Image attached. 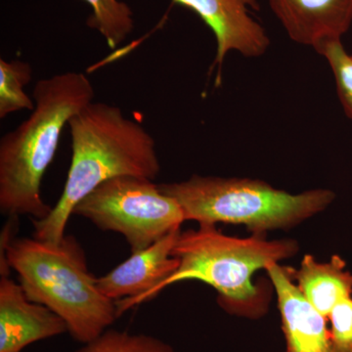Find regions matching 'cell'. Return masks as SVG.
<instances>
[{"mask_svg":"<svg viewBox=\"0 0 352 352\" xmlns=\"http://www.w3.org/2000/svg\"><path fill=\"white\" fill-rule=\"evenodd\" d=\"M3 254L1 276L15 271L27 298L61 317L76 342L94 340L119 317L116 302L101 293L74 236H65L58 244L36 238L13 239Z\"/></svg>","mask_w":352,"mask_h":352,"instance_id":"3957f363","label":"cell"},{"mask_svg":"<svg viewBox=\"0 0 352 352\" xmlns=\"http://www.w3.org/2000/svg\"><path fill=\"white\" fill-rule=\"evenodd\" d=\"M328 320L333 352H352V296L338 302Z\"/></svg>","mask_w":352,"mask_h":352,"instance_id":"e0dca14e","label":"cell"},{"mask_svg":"<svg viewBox=\"0 0 352 352\" xmlns=\"http://www.w3.org/2000/svg\"><path fill=\"white\" fill-rule=\"evenodd\" d=\"M75 214L101 230L124 236L131 252L155 244L185 221L179 204L159 185L149 178L131 175L102 183L76 206Z\"/></svg>","mask_w":352,"mask_h":352,"instance_id":"8992f818","label":"cell"},{"mask_svg":"<svg viewBox=\"0 0 352 352\" xmlns=\"http://www.w3.org/2000/svg\"><path fill=\"white\" fill-rule=\"evenodd\" d=\"M296 252L293 240L268 241L264 234L244 239L230 237L215 226L200 224L197 230L180 232L171 252L179 266L155 289L151 300L173 284L197 280L219 292L220 305L227 311L258 318L266 305L252 284V275Z\"/></svg>","mask_w":352,"mask_h":352,"instance_id":"277c9868","label":"cell"},{"mask_svg":"<svg viewBox=\"0 0 352 352\" xmlns=\"http://www.w3.org/2000/svg\"><path fill=\"white\" fill-rule=\"evenodd\" d=\"M159 187L179 204L185 221L242 224L254 234L295 226L325 210L336 197L328 189L294 195L261 180L200 175Z\"/></svg>","mask_w":352,"mask_h":352,"instance_id":"5b68a950","label":"cell"},{"mask_svg":"<svg viewBox=\"0 0 352 352\" xmlns=\"http://www.w3.org/2000/svg\"><path fill=\"white\" fill-rule=\"evenodd\" d=\"M72 161L63 193L50 214L34 219V238L58 244L76 206L118 176L154 180L161 171L156 142L139 122L109 104L91 103L69 120Z\"/></svg>","mask_w":352,"mask_h":352,"instance_id":"6da1fadb","label":"cell"},{"mask_svg":"<svg viewBox=\"0 0 352 352\" xmlns=\"http://www.w3.org/2000/svg\"><path fill=\"white\" fill-rule=\"evenodd\" d=\"M180 232L178 229L142 251L131 252L124 263L97 278L101 293L116 302L119 317L151 300L155 289L177 270L179 261L171 252Z\"/></svg>","mask_w":352,"mask_h":352,"instance_id":"52a82bcc","label":"cell"},{"mask_svg":"<svg viewBox=\"0 0 352 352\" xmlns=\"http://www.w3.org/2000/svg\"><path fill=\"white\" fill-rule=\"evenodd\" d=\"M92 8L87 25L96 30L111 48L122 43L133 31L131 7L120 0H85Z\"/></svg>","mask_w":352,"mask_h":352,"instance_id":"4fadbf2b","label":"cell"},{"mask_svg":"<svg viewBox=\"0 0 352 352\" xmlns=\"http://www.w3.org/2000/svg\"><path fill=\"white\" fill-rule=\"evenodd\" d=\"M292 41L315 50L342 39L352 24V0H268Z\"/></svg>","mask_w":352,"mask_h":352,"instance_id":"8fae6325","label":"cell"},{"mask_svg":"<svg viewBox=\"0 0 352 352\" xmlns=\"http://www.w3.org/2000/svg\"><path fill=\"white\" fill-rule=\"evenodd\" d=\"M173 4L194 11L214 32L217 55L210 73L217 69V85L229 51L254 58L261 56L270 47L265 29L250 15L251 9L259 10L258 0H173Z\"/></svg>","mask_w":352,"mask_h":352,"instance_id":"ba28073f","label":"cell"},{"mask_svg":"<svg viewBox=\"0 0 352 352\" xmlns=\"http://www.w3.org/2000/svg\"><path fill=\"white\" fill-rule=\"evenodd\" d=\"M87 76L67 72L43 78L32 92L34 109L17 129L0 139V210L10 217L45 219L52 208L41 198V182L69 120L91 103Z\"/></svg>","mask_w":352,"mask_h":352,"instance_id":"7a4b0ae2","label":"cell"},{"mask_svg":"<svg viewBox=\"0 0 352 352\" xmlns=\"http://www.w3.org/2000/svg\"><path fill=\"white\" fill-rule=\"evenodd\" d=\"M346 267V261L340 256H333L323 263L307 254L300 267H289V273L308 302L328 318L338 302L352 296V272Z\"/></svg>","mask_w":352,"mask_h":352,"instance_id":"7c38bea8","label":"cell"},{"mask_svg":"<svg viewBox=\"0 0 352 352\" xmlns=\"http://www.w3.org/2000/svg\"><path fill=\"white\" fill-rule=\"evenodd\" d=\"M32 75V66L27 62L0 59V119L19 111L34 110V99L24 90Z\"/></svg>","mask_w":352,"mask_h":352,"instance_id":"5bb4252c","label":"cell"},{"mask_svg":"<svg viewBox=\"0 0 352 352\" xmlns=\"http://www.w3.org/2000/svg\"><path fill=\"white\" fill-rule=\"evenodd\" d=\"M74 352H175L170 344L146 333L107 329Z\"/></svg>","mask_w":352,"mask_h":352,"instance_id":"9a60e30c","label":"cell"},{"mask_svg":"<svg viewBox=\"0 0 352 352\" xmlns=\"http://www.w3.org/2000/svg\"><path fill=\"white\" fill-rule=\"evenodd\" d=\"M316 52L327 59L337 83L340 104L352 120V57L347 54L342 39L322 44Z\"/></svg>","mask_w":352,"mask_h":352,"instance_id":"2e32d148","label":"cell"},{"mask_svg":"<svg viewBox=\"0 0 352 352\" xmlns=\"http://www.w3.org/2000/svg\"><path fill=\"white\" fill-rule=\"evenodd\" d=\"M265 270L276 292L286 352H333L327 317L305 298L289 267L272 263Z\"/></svg>","mask_w":352,"mask_h":352,"instance_id":"9c48e42d","label":"cell"},{"mask_svg":"<svg viewBox=\"0 0 352 352\" xmlns=\"http://www.w3.org/2000/svg\"><path fill=\"white\" fill-rule=\"evenodd\" d=\"M68 332L66 323L50 308L32 302L20 283L0 280V352H21L39 340Z\"/></svg>","mask_w":352,"mask_h":352,"instance_id":"30bf717a","label":"cell"},{"mask_svg":"<svg viewBox=\"0 0 352 352\" xmlns=\"http://www.w3.org/2000/svg\"><path fill=\"white\" fill-rule=\"evenodd\" d=\"M351 57H352V55H351Z\"/></svg>","mask_w":352,"mask_h":352,"instance_id":"ac0fdd59","label":"cell"}]
</instances>
